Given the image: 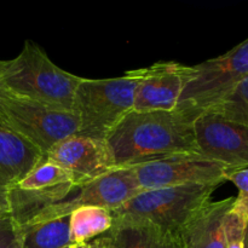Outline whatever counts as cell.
<instances>
[{"mask_svg":"<svg viewBox=\"0 0 248 248\" xmlns=\"http://www.w3.org/2000/svg\"><path fill=\"white\" fill-rule=\"evenodd\" d=\"M248 77V39L222 56L188 65L176 109L198 118Z\"/></svg>","mask_w":248,"mask_h":248,"instance_id":"5","label":"cell"},{"mask_svg":"<svg viewBox=\"0 0 248 248\" xmlns=\"http://www.w3.org/2000/svg\"><path fill=\"white\" fill-rule=\"evenodd\" d=\"M0 248H22V232L6 213L0 217Z\"/></svg>","mask_w":248,"mask_h":248,"instance_id":"20","label":"cell"},{"mask_svg":"<svg viewBox=\"0 0 248 248\" xmlns=\"http://www.w3.org/2000/svg\"><path fill=\"white\" fill-rule=\"evenodd\" d=\"M199 153L230 172L248 169V127L203 111L194 123Z\"/></svg>","mask_w":248,"mask_h":248,"instance_id":"9","label":"cell"},{"mask_svg":"<svg viewBox=\"0 0 248 248\" xmlns=\"http://www.w3.org/2000/svg\"><path fill=\"white\" fill-rule=\"evenodd\" d=\"M2 62H4V61H0V72H1ZM6 96H7V93L4 91L1 84H0V121H1V116H2V102H4L5 98H6Z\"/></svg>","mask_w":248,"mask_h":248,"instance_id":"23","label":"cell"},{"mask_svg":"<svg viewBox=\"0 0 248 248\" xmlns=\"http://www.w3.org/2000/svg\"><path fill=\"white\" fill-rule=\"evenodd\" d=\"M206 111L248 127V77Z\"/></svg>","mask_w":248,"mask_h":248,"instance_id":"17","label":"cell"},{"mask_svg":"<svg viewBox=\"0 0 248 248\" xmlns=\"http://www.w3.org/2000/svg\"><path fill=\"white\" fill-rule=\"evenodd\" d=\"M45 159L65 170L77 188L116 169L106 140L77 135L53 145Z\"/></svg>","mask_w":248,"mask_h":248,"instance_id":"11","label":"cell"},{"mask_svg":"<svg viewBox=\"0 0 248 248\" xmlns=\"http://www.w3.org/2000/svg\"><path fill=\"white\" fill-rule=\"evenodd\" d=\"M106 235L113 248H183L176 232L155 225H113Z\"/></svg>","mask_w":248,"mask_h":248,"instance_id":"14","label":"cell"},{"mask_svg":"<svg viewBox=\"0 0 248 248\" xmlns=\"http://www.w3.org/2000/svg\"><path fill=\"white\" fill-rule=\"evenodd\" d=\"M81 79L56 65L43 48L29 40L16 58L2 62L0 72V84L10 96L68 111H74Z\"/></svg>","mask_w":248,"mask_h":248,"instance_id":"2","label":"cell"},{"mask_svg":"<svg viewBox=\"0 0 248 248\" xmlns=\"http://www.w3.org/2000/svg\"><path fill=\"white\" fill-rule=\"evenodd\" d=\"M22 248H70L69 216L35 220L19 227Z\"/></svg>","mask_w":248,"mask_h":248,"instance_id":"15","label":"cell"},{"mask_svg":"<svg viewBox=\"0 0 248 248\" xmlns=\"http://www.w3.org/2000/svg\"><path fill=\"white\" fill-rule=\"evenodd\" d=\"M217 188L211 184H186L142 190L111 211L113 225L149 224L177 234L201 206L211 201Z\"/></svg>","mask_w":248,"mask_h":248,"instance_id":"3","label":"cell"},{"mask_svg":"<svg viewBox=\"0 0 248 248\" xmlns=\"http://www.w3.org/2000/svg\"><path fill=\"white\" fill-rule=\"evenodd\" d=\"M244 248H248V223H247L246 232H245V241H244Z\"/></svg>","mask_w":248,"mask_h":248,"instance_id":"24","label":"cell"},{"mask_svg":"<svg viewBox=\"0 0 248 248\" xmlns=\"http://www.w3.org/2000/svg\"><path fill=\"white\" fill-rule=\"evenodd\" d=\"M1 215H4V212H2V211L0 210V217H1Z\"/></svg>","mask_w":248,"mask_h":248,"instance_id":"25","label":"cell"},{"mask_svg":"<svg viewBox=\"0 0 248 248\" xmlns=\"http://www.w3.org/2000/svg\"><path fill=\"white\" fill-rule=\"evenodd\" d=\"M70 248H113L110 244V240L106 234L102 236L96 237V239L91 240V241L86 242V244L79 245V246H73Z\"/></svg>","mask_w":248,"mask_h":248,"instance_id":"22","label":"cell"},{"mask_svg":"<svg viewBox=\"0 0 248 248\" xmlns=\"http://www.w3.org/2000/svg\"><path fill=\"white\" fill-rule=\"evenodd\" d=\"M136 79L130 72L119 78H82L74 97L79 116L77 136L106 140L120 121L133 110Z\"/></svg>","mask_w":248,"mask_h":248,"instance_id":"4","label":"cell"},{"mask_svg":"<svg viewBox=\"0 0 248 248\" xmlns=\"http://www.w3.org/2000/svg\"><path fill=\"white\" fill-rule=\"evenodd\" d=\"M136 79L135 111L174 110L186 82L188 65L174 61L128 70Z\"/></svg>","mask_w":248,"mask_h":248,"instance_id":"10","label":"cell"},{"mask_svg":"<svg viewBox=\"0 0 248 248\" xmlns=\"http://www.w3.org/2000/svg\"><path fill=\"white\" fill-rule=\"evenodd\" d=\"M1 123L44 155L61 140L77 135L80 126L75 111L50 108L10 94L2 102Z\"/></svg>","mask_w":248,"mask_h":248,"instance_id":"6","label":"cell"},{"mask_svg":"<svg viewBox=\"0 0 248 248\" xmlns=\"http://www.w3.org/2000/svg\"><path fill=\"white\" fill-rule=\"evenodd\" d=\"M235 198L208 201L201 206L177 235L183 248H224V220Z\"/></svg>","mask_w":248,"mask_h":248,"instance_id":"13","label":"cell"},{"mask_svg":"<svg viewBox=\"0 0 248 248\" xmlns=\"http://www.w3.org/2000/svg\"><path fill=\"white\" fill-rule=\"evenodd\" d=\"M142 191L130 167H118L109 173L74 189L65 200L46 208L31 222L68 217L74 210L85 206L111 211L125 205ZM28 224V223H27Z\"/></svg>","mask_w":248,"mask_h":248,"instance_id":"8","label":"cell"},{"mask_svg":"<svg viewBox=\"0 0 248 248\" xmlns=\"http://www.w3.org/2000/svg\"><path fill=\"white\" fill-rule=\"evenodd\" d=\"M45 155L0 121V210L7 211L10 190L19 183Z\"/></svg>","mask_w":248,"mask_h":248,"instance_id":"12","label":"cell"},{"mask_svg":"<svg viewBox=\"0 0 248 248\" xmlns=\"http://www.w3.org/2000/svg\"><path fill=\"white\" fill-rule=\"evenodd\" d=\"M186 111L128 113L106 140L115 167H132L181 153H199L194 123Z\"/></svg>","mask_w":248,"mask_h":248,"instance_id":"1","label":"cell"},{"mask_svg":"<svg viewBox=\"0 0 248 248\" xmlns=\"http://www.w3.org/2000/svg\"><path fill=\"white\" fill-rule=\"evenodd\" d=\"M227 181L234 183L239 189V195L235 198V203L248 213V169L232 172L228 174Z\"/></svg>","mask_w":248,"mask_h":248,"instance_id":"21","label":"cell"},{"mask_svg":"<svg viewBox=\"0 0 248 248\" xmlns=\"http://www.w3.org/2000/svg\"><path fill=\"white\" fill-rule=\"evenodd\" d=\"M62 184H74L70 174L62 167L44 159L17 184V186L21 189H45Z\"/></svg>","mask_w":248,"mask_h":248,"instance_id":"18","label":"cell"},{"mask_svg":"<svg viewBox=\"0 0 248 248\" xmlns=\"http://www.w3.org/2000/svg\"><path fill=\"white\" fill-rule=\"evenodd\" d=\"M248 213L234 202L224 220V248H244Z\"/></svg>","mask_w":248,"mask_h":248,"instance_id":"19","label":"cell"},{"mask_svg":"<svg viewBox=\"0 0 248 248\" xmlns=\"http://www.w3.org/2000/svg\"><path fill=\"white\" fill-rule=\"evenodd\" d=\"M113 227V217L109 210L94 206L77 208L69 216L70 244L73 246L86 244L107 234Z\"/></svg>","mask_w":248,"mask_h":248,"instance_id":"16","label":"cell"},{"mask_svg":"<svg viewBox=\"0 0 248 248\" xmlns=\"http://www.w3.org/2000/svg\"><path fill=\"white\" fill-rule=\"evenodd\" d=\"M142 190L186 184L222 186L232 173L224 165L201 153H181L130 167Z\"/></svg>","mask_w":248,"mask_h":248,"instance_id":"7","label":"cell"}]
</instances>
